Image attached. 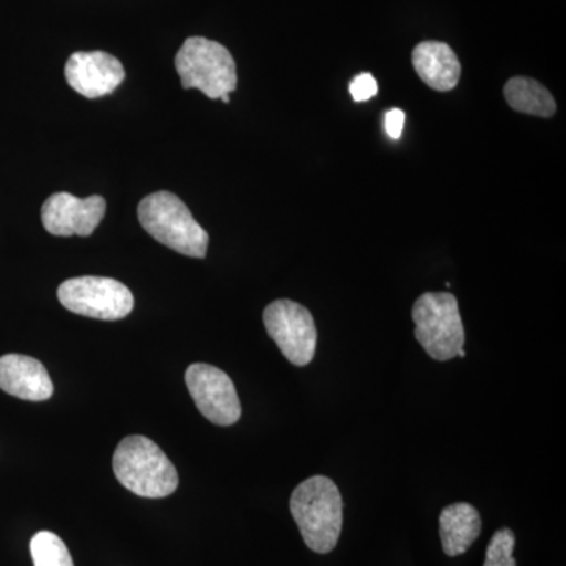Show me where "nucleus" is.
I'll use <instances>...</instances> for the list:
<instances>
[{
    "mask_svg": "<svg viewBox=\"0 0 566 566\" xmlns=\"http://www.w3.org/2000/svg\"><path fill=\"white\" fill-rule=\"evenodd\" d=\"M294 523L308 549L329 554L344 526V499L333 480L314 475L294 488L290 499Z\"/></svg>",
    "mask_w": 566,
    "mask_h": 566,
    "instance_id": "obj_1",
    "label": "nucleus"
},
{
    "mask_svg": "<svg viewBox=\"0 0 566 566\" xmlns=\"http://www.w3.org/2000/svg\"><path fill=\"white\" fill-rule=\"evenodd\" d=\"M112 468L118 482L140 497L161 499L178 488L172 461L144 436H128L115 449Z\"/></svg>",
    "mask_w": 566,
    "mask_h": 566,
    "instance_id": "obj_2",
    "label": "nucleus"
},
{
    "mask_svg": "<svg viewBox=\"0 0 566 566\" xmlns=\"http://www.w3.org/2000/svg\"><path fill=\"white\" fill-rule=\"evenodd\" d=\"M139 221L158 243L192 259L207 256L210 238L192 212L172 192H155L140 200Z\"/></svg>",
    "mask_w": 566,
    "mask_h": 566,
    "instance_id": "obj_3",
    "label": "nucleus"
},
{
    "mask_svg": "<svg viewBox=\"0 0 566 566\" xmlns=\"http://www.w3.org/2000/svg\"><path fill=\"white\" fill-rule=\"evenodd\" d=\"M175 69L180 74L182 88H197L210 99H221L237 91V63L218 41L203 36L186 40L175 57Z\"/></svg>",
    "mask_w": 566,
    "mask_h": 566,
    "instance_id": "obj_4",
    "label": "nucleus"
},
{
    "mask_svg": "<svg viewBox=\"0 0 566 566\" xmlns=\"http://www.w3.org/2000/svg\"><path fill=\"white\" fill-rule=\"evenodd\" d=\"M416 338L439 363L453 359L464 346L460 307L452 293H423L412 307Z\"/></svg>",
    "mask_w": 566,
    "mask_h": 566,
    "instance_id": "obj_5",
    "label": "nucleus"
},
{
    "mask_svg": "<svg viewBox=\"0 0 566 566\" xmlns=\"http://www.w3.org/2000/svg\"><path fill=\"white\" fill-rule=\"evenodd\" d=\"M57 297L66 311L104 322L125 318L134 308V296L128 286L115 279L95 275L63 282Z\"/></svg>",
    "mask_w": 566,
    "mask_h": 566,
    "instance_id": "obj_6",
    "label": "nucleus"
},
{
    "mask_svg": "<svg viewBox=\"0 0 566 566\" xmlns=\"http://www.w3.org/2000/svg\"><path fill=\"white\" fill-rule=\"evenodd\" d=\"M263 323L290 363L305 367L314 360L318 331L314 316L304 305L290 300L274 301L264 308Z\"/></svg>",
    "mask_w": 566,
    "mask_h": 566,
    "instance_id": "obj_7",
    "label": "nucleus"
},
{
    "mask_svg": "<svg viewBox=\"0 0 566 566\" xmlns=\"http://www.w3.org/2000/svg\"><path fill=\"white\" fill-rule=\"evenodd\" d=\"M186 386L205 419L219 427H230L241 417L240 397L230 376L208 364L189 365Z\"/></svg>",
    "mask_w": 566,
    "mask_h": 566,
    "instance_id": "obj_8",
    "label": "nucleus"
},
{
    "mask_svg": "<svg viewBox=\"0 0 566 566\" xmlns=\"http://www.w3.org/2000/svg\"><path fill=\"white\" fill-rule=\"evenodd\" d=\"M106 214L102 196L80 199L70 192L51 196L41 208V222L54 237H91Z\"/></svg>",
    "mask_w": 566,
    "mask_h": 566,
    "instance_id": "obj_9",
    "label": "nucleus"
},
{
    "mask_svg": "<svg viewBox=\"0 0 566 566\" xmlns=\"http://www.w3.org/2000/svg\"><path fill=\"white\" fill-rule=\"evenodd\" d=\"M125 76L122 62L103 51L74 52L65 65L70 87L91 99L117 91Z\"/></svg>",
    "mask_w": 566,
    "mask_h": 566,
    "instance_id": "obj_10",
    "label": "nucleus"
},
{
    "mask_svg": "<svg viewBox=\"0 0 566 566\" xmlns=\"http://www.w3.org/2000/svg\"><path fill=\"white\" fill-rule=\"evenodd\" d=\"M0 389L28 401H44L54 392L44 365L22 354L0 357Z\"/></svg>",
    "mask_w": 566,
    "mask_h": 566,
    "instance_id": "obj_11",
    "label": "nucleus"
},
{
    "mask_svg": "<svg viewBox=\"0 0 566 566\" xmlns=\"http://www.w3.org/2000/svg\"><path fill=\"white\" fill-rule=\"evenodd\" d=\"M412 66L420 77L436 92H450L461 77V63L455 51L442 41H422L412 51Z\"/></svg>",
    "mask_w": 566,
    "mask_h": 566,
    "instance_id": "obj_12",
    "label": "nucleus"
},
{
    "mask_svg": "<svg viewBox=\"0 0 566 566\" xmlns=\"http://www.w3.org/2000/svg\"><path fill=\"white\" fill-rule=\"evenodd\" d=\"M482 534V517L475 506L457 502L446 506L439 516L442 549L449 557L463 556Z\"/></svg>",
    "mask_w": 566,
    "mask_h": 566,
    "instance_id": "obj_13",
    "label": "nucleus"
},
{
    "mask_svg": "<svg viewBox=\"0 0 566 566\" xmlns=\"http://www.w3.org/2000/svg\"><path fill=\"white\" fill-rule=\"evenodd\" d=\"M504 96L506 104L521 114L551 118L557 112L553 93L547 91L542 82L531 80V77H512L505 84Z\"/></svg>",
    "mask_w": 566,
    "mask_h": 566,
    "instance_id": "obj_14",
    "label": "nucleus"
},
{
    "mask_svg": "<svg viewBox=\"0 0 566 566\" xmlns=\"http://www.w3.org/2000/svg\"><path fill=\"white\" fill-rule=\"evenodd\" d=\"M31 554L35 566H74L69 547L61 536L43 531L33 535Z\"/></svg>",
    "mask_w": 566,
    "mask_h": 566,
    "instance_id": "obj_15",
    "label": "nucleus"
},
{
    "mask_svg": "<svg viewBox=\"0 0 566 566\" xmlns=\"http://www.w3.org/2000/svg\"><path fill=\"white\" fill-rule=\"evenodd\" d=\"M515 534L512 528H501L495 532L486 549L485 565L483 566H516V558L513 557L515 549Z\"/></svg>",
    "mask_w": 566,
    "mask_h": 566,
    "instance_id": "obj_16",
    "label": "nucleus"
},
{
    "mask_svg": "<svg viewBox=\"0 0 566 566\" xmlns=\"http://www.w3.org/2000/svg\"><path fill=\"white\" fill-rule=\"evenodd\" d=\"M349 93L356 103L368 102L378 95V82L370 73L357 74L349 84Z\"/></svg>",
    "mask_w": 566,
    "mask_h": 566,
    "instance_id": "obj_17",
    "label": "nucleus"
},
{
    "mask_svg": "<svg viewBox=\"0 0 566 566\" xmlns=\"http://www.w3.org/2000/svg\"><path fill=\"white\" fill-rule=\"evenodd\" d=\"M406 115L401 109H390L385 115V129L390 139H400L405 129Z\"/></svg>",
    "mask_w": 566,
    "mask_h": 566,
    "instance_id": "obj_18",
    "label": "nucleus"
},
{
    "mask_svg": "<svg viewBox=\"0 0 566 566\" xmlns=\"http://www.w3.org/2000/svg\"><path fill=\"white\" fill-rule=\"evenodd\" d=\"M221 99L223 103L229 104L230 103V95H223L221 96Z\"/></svg>",
    "mask_w": 566,
    "mask_h": 566,
    "instance_id": "obj_19",
    "label": "nucleus"
},
{
    "mask_svg": "<svg viewBox=\"0 0 566 566\" xmlns=\"http://www.w3.org/2000/svg\"><path fill=\"white\" fill-rule=\"evenodd\" d=\"M458 356L463 357V359H464V357H465V352H464V349H461V352H460V354H458Z\"/></svg>",
    "mask_w": 566,
    "mask_h": 566,
    "instance_id": "obj_20",
    "label": "nucleus"
}]
</instances>
